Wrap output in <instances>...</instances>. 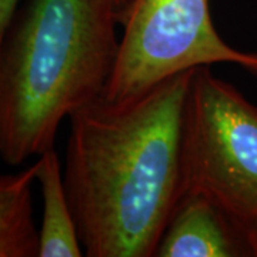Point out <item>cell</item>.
Here are the masks:
<instances>
[{"label": "cell", "mask_w": 257, "mask_h": 257, "mask_svg": "<svg viewBox=\"0 0 257 257\" xmlns=\"http://www.w3.org/2000/svg\"><path fill=\"white\" fill-rule=\"evenodd\" d=\"M193 70L69 117L63 179L87 257H153L184 192L183 119Z\"/></svg>", "instance_id": "cell-1"}, {"label": "cell", "mask_w": 257, "mask_h": 257, "mask_svg": "<svg viewBox=\"0 0 257 257\" xmlns=\"http://www.w3.org/2000/svg\"><path fill=\"white\" fill-rule=\"evenodd\" d=\"M22 2V0H20ZM114 0H23L0 40V159L55 147L66 117L104 96L117 63Z\"/></svg>", "instance_id": "cell-2"}, {"label": "cell", "mask_w": 257, "mask_h": 257, "mask_svg": "<svg viewBox=\"0 0 257 257\" xmlns=\"http://www.w3.org/2000/svg\"><path fill=\"white\" fill-rule=\"evenodd\" d=\"M183 175L184 192L210 197L257 246V106L210 66L196 67L189 86Z\"/></svg>", "instance_id": "cell-3"}, {"label": "cell", "mask_w": 257, "mask_h": 257, "mask_svg": "<svg viewBox=\"0 0 257 257\" xmlns=\"http://www.w3.org/2000/svg\"><path fill=\"white\" fill-rule=\"evenodd\" d=\"M117 63L104 97L124 100L173 74L214 63L237 64L257 76V53L224 42L210 0H130L119 16Z\"/></svg>", "instance_id": "cell-4"}, {"label": "cell", "mask_w": 257, "mask_h": 257, "mask_svg": "<svg viewBox=\"0 0 257 257\" xmlns=\"http://www.w3.org/2000/svg\"><path fill=\"white\" fill-rule=\"evenodd\" d=\"M157 257H257V246L206 194L186 190L166 226Z\"/></svg>", "instance_id": "cell-5"}, {"label": "cell", "mask_w": 257, "mask_h": 257, "mask_svg": "<svg viewBox=\"0 0 257 257\" xmlns=\"http://www.w3.org/2000/svg\"><path fill=\"white\" fill-rule=\"evenodd\" d=\"M36 182L43 199L39 257L84 256L55 147L37 156Z\"/></svg>", "instance_id": "cell-6"}, {"label": "cell", "mask_w": 257, "mask_h": 257, "mask_svg": "<svg viewBox=\"0 0 257 257\" xmlns=\"http://www.w3.org/2000/svg\"><path fill=\"white\" fill-rule=\"evenodd\" d=\"M36 176L37 162L19 173L0 175V257H39L32 204Z\"/></svg>", "instance_id": "cell-7"}, {"label": "cell", "mask_w": 257, "mask_h": 257, "mask_svg": "<svg viewBox=\"0 0 257 257\" xmlns=\"http://www.w3.org/2000/svg\"><path fill=\"white\" fill-rule=\"evenodd\" d=\"M20 0H0V40L9 25L10 19L18 9Z\"/></svg>", "instance_id": "cell-8"}, {"label": "cell", "mask_w": 257, "mask_h": 257, "mask_svg": "<svg viewBox=\"0 0 257 257\" xmlns=\"http://www.w3.org/2000/svg\"><path fill=\"white\" fill-rule=\"evenodd\" d=\"M128 2H130V0H114V3H116V6H117V9H119V16L120 13H121V10L127 6Z\"/></svg>", "instance_id": "cell-9"}]
</instances>
